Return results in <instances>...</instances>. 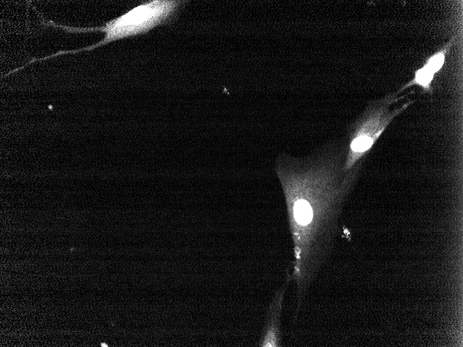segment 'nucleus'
Listing matches in <instances>:
<instances>
[{
	"mask_svg": "<svg viewBox=\"0 0 463 347\" xmlns=\"http://www.w3.org/2000/svg\"><path fill=\"white\" fill-rule=\"evenodd\" d=\"M345 150L331 145L307 157L281 154L276 160L293 244L295 315L331 249L342 206L359 175L361 165L344 170Z\"/></svg>",
	"mask_w": 463,
	"mask_h": 347,
	"instance_id": "f257e3e1",
	"label": "nucleus"
},
{
	"mask_svg": "<svg viewBox=\"0 0 463 347\" xmlns=\"http://www.w3.org/2000/svg\"><path fill=\"white\" fill-rule=\"evenodd\" d=\"M186 1L175 0H152L142 3L123 15L109 20L100 26L76 27L46 21L44 24L69 33L100 32L105 34L100 41L76 49L61 50L42 57H33L28 64L50 60L64 55L89 52L114 42L145 35L160 26L174 21Z\"/></svg>",
	"mask_w": 463,
	"mask_h": 347,
	"instance_id": "f03ea898",
	"label": "nucleus"
},
{
	"mask_svg": "<svg viewBox=\"0 0 463 347\" xmlns=\"http://www.w3.org/2000/svg\"><path fill=\"white\" fill-rule=\"evenodd\" d=\"M397 91L369 103L362 114L351 125L348 144L345 150L344 170L349 171L362 164L381 134L394 121L414 100L406 99Z\"/></svg>",
	"mask_w": 463,
	"mask_h": 347,
	"instance_id": "7ed1b4c3",
	"label": "nucleus"
},
{
	"mask_svg": "<svg viewBox=\"0 0 463 347\" xmlns=\"http://www.w3.org/2000/svg\"><path fill=\"white\" fill-rule=\"evenodd\" d=\"M292 280V274L287 270L284 283L277 290L270 303L266 325L265 327L261 346L279 347L281 344V317L285 293Z\"/></svg>",
	"mask_w": 463,
	"mask_h": 347,
	"instance_id": "20e7f679",
	"label": "nucleus"
},
{
	"mask_svg": "<svg viewBox=\"0 0 463 347\" xmlns=\"http://www.w3.org/2000/svg\"><path fill=\"white\" fill-rule=\"evenodd\" d=\"M436 73L434 69L425 62L420 68L414 71L413 78L397 91L402 93L412 86H419L422 89L423 93L432 94L433 91L432 84Z\"/></svg>",
	"mask_w": 463,
	"mask_h": 347,
	"instance_id": "39448f33",
	"label": "nucleus"
}]
</instances>
